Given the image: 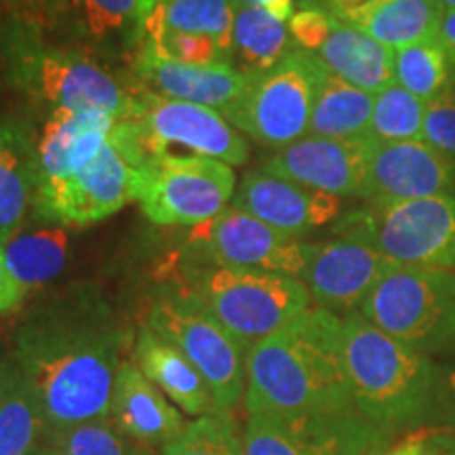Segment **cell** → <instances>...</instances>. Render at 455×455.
<instances>
[{"label":"cell","mask_w":455,"mask_h":455,"mask_svg":"<svg viewBox=\"0 0 455 455\" xmlns=\"http://www.w3.org/2000/svg\"><path fill=\"white\" fill-rule=\"evenodd\" d=\"M133 72L148 91L161 98L190 101L226 114L241 100L249 83L244 74L232 64L190 66L161 53L150 41L141 43L135 55Z\"/></svg>","instance_id":"18"},{"label":"cell","mask_w":455,"mask_h":455,"mask_svg":"<svg viewBox=\"0 0 455 455\" xmlns=\"http://www.w3.org/2000/svg\"><path fill=\"white\" fill-rule=\"evenodd\" d=\"M161 0H74L78 20L89 36L106 41L123 36L124 41H146V24Z\"/></svg>","instance_id":"31"},{"label":"cell","mask_w":455,"mask_h":455,"mask_svg":"<svg viewBox=\"0 0 455 455\" xmlns=\"http://www.w3.org/2000/svg\"><path fill=\"white\" fill-rule=\"evenodd\" d=\"M141 100L138 123L148 156H207L230 167L249 161L247 140L213 108L161 98L148 89H141Z\"/></svg>","instance_id":"14"},{"label":"cell","mask_w":455,"mask_h":455,"mask_svg":"<svg viewBox=\"0 0 455 455\" xmlns=\"http://www.w3.org/2000/svg\"><path fill=\"white\" fill-rule=\"evenodd\" d=\"M422 141L455 161V87L426 104Z\"/></svg>","instance_id":"36"},{"label":"cell","mask_w":455,"mask_h":455,"mask_svg":"<svg viewBox=\"0 0 455 455\" xmlns=\"http://www.w3.org/2000/svg\"><path fill=\"white\" fill-rule=\"evenodd\" d=\"M451 390H453V411H455V373H453V379H451Z\"/></svg>","instance_id":"47"},{"label":"cell","mask_w":455,"mask_h":455,"mask_svg":"<svg viewBox=\"0 0 455 455\" xmlns=\"http://www.w3.org/2000/svg\"><path fill=\"white\" fill-rule=\"evenodd\" d=\"M436 43L445 49L449 61H451V68H455V9H445L441 13Z\"/></svg>","instance_id":"41"},{"label":"cell","mask_w":455,"mask_h":455,"mask_svg":"<svg viewBox=\"0 0 455 455\" xmlns=\"http://www.w3.org/2000/svg\"><path fill=\"white\" fill-rule=\"evenodd\" d=\"M26 291L15 281L11 270L7 268V259H4V247L0 244V315H9V312L20 310L26 301Z\"/></svg>","instance_id":"39"},{"label":"cell","mask_w":455,"mask_h":455,"mask_svg":"<svg viewBox=\"0 0 455 455\" xmlns=\"http://www.w3.org/2000/svg\"><path fill=\"white\" fill-rule=\"evenodd\" d=\"M436 3L441 4V9H455V0H436Z\"/></svg>","instance_id":"45"},{"label":"cell","mask_w":455,"mask_h":455,"mask_svg":"<svg viewBox=\"0 0 455 455\" xmlns=\"http://www.w3.org/2000/svg\"><path fill=\"white\" fill-rule=\"evenodd\" d=\"M38 398L13 358L4 361L0 390V455H36L49 435Z\"/></svg>","instance_id":"26"},{"label":"cell","mask_w":455,"mask_h":455,"mask_svg":"<svg viewBox=\"0 0 455 455\" xmlns=\"http://www.w3.org/2000/svg\"><path fill=\"white\" fill-rule=\"evenodd\" d=\"M7 3L17 11V20L34 24L43 15H47L49 11H53L60 0H7Z\"/></svg>","instance_id":"40"},{"label":"cell","mask_w":455,"mask_h":455,"mask_svg":"<svg viewBox=\"0 0 455 455\" xmlns=\"http://www.w3.org/2000/svg\"><path fill=\"white\" fill-rule=\"evenodd\" d=\"M316 55L327 66V70L341 81L373 95L395 83V66H392L395 51L358 32L356 28L344 24L338 17L333 21L331 34Z\"/></svg>","instance_id":"25"},{"label":"cell","mask_w":455,"mask_h":455,"mask_svg":"<svg viewBox=\"0 0 455 455\" xmlns=\"http://www.w3.org/2000/svg\"><path fill=\"white\" fill-rule=\"evenodd\" d=\"M293 44L284 21L253 4H236L232 55L241 61L238 70L244 74L270 70L298 49Z\"/></svg>","instance_id":"29"},{"label":"cell","mask_w":455,"mask_h":455,"mask_svg":"<svg viewBox=\"0 0 455 455\" xmlns=\"http://www.w3.org/2000/svg\"><path fill=\"white\" fill-rule=\"evenodd\" d=\"M447 435L439 430L419 428L409 432L405 439L396 441L395 445H384L369 455H443L445 453Z\"/></svg>","instance_id":"38"},{"label":"cell","mask_w":455,"mask_h":455,"mask_svg":"<svg viewBox=\"0 0 455 455\" xmlns=\"http://www.w3.org/2000/svg\"><path fill=\"white\" fill-rule=\"evenodd\" d=\"M116 123L106 112H51L36 140V188L64 181L87 167L108 144Z\"/></svg>","instance_id":"20"},{"label":"cell","mask_w":455,"mask_h":455,"mask_svg":"<svg viewBox=\"0 0 455 455\" xmlns=\"http://www.w3.org/2000/svg\"><path fill=\"white\" fill-rule=\"evenodd\" d=\"M388 435L356 409L338 413H253L244 455H369Z\"/></svg>","instance_id":"13"},{"label":"cell","mask_w":455,"mask_h":455,"mask_svg":"<svg viewBox=\"0 0 455 455\" xmlns=\"http://www.w3.org/2000/svg\"><path fill=\"white\" fill-rule=\"evenodd\" d=\"M148 152L138 121H118L108 144L76 175L38 186L32 218L47 226H89L138 201Z\"/></svg>","instance_id":"6"},{"label":"cell","mask_w":455,"mask_h":455,"mask_svg":"<svg viewBox=\"0 0 455 455\" xmlns=\"http://www.w3.org/2000/svg\"><path fill=\"white\" fill-rule=\"evenodd\" d=\"M365 215L375 247L392 264L455 270V196L392 203Z\"/></svg>","instance_id":"15"},{"label":"cell","mask_w":455,"mask_h":455,"mask_svg":"<svg viewBox=\"0 0 455 455\" xmlns=\"http://www.w3.org/2000/svg\"><path fill=\"white\" fill-rule=\"evenodd\" d=\"M175 291L196 301L247 350L281 331L312 304L299 278L226 266L186 264Z\"/></svg>","instance_id":"5"},{"label":"cell","mask_w":455,"mask_h":455,"mask_svg":"<svg viewBox=\"0 0 455 455\" xmlns=\"http://www.w3.org/2000/svg\"><path fill=\"white\" fill-rule=\"evenodd\" d=\"M375 144L369 133L350 140L306 135L276 150L261 171L339 198L358 196Z\"/></svg>","instance_id":"17"},{"label":"cell","mask_w":455,"mask_h":455,"mask_svg":"<svg viewBox=\"0 0 455 455\" xmlns=\"http://www.w3.org/2000/svg\"><path fill=\"white\" fill-rule=\"evenodd\" d=\"M4 361H7V358L0 356V390H3V371H4Z\"/></svg>","instance_id":"46"},{"label":"cell","mask_w":455,"mask_h":455,"mask_svg":"<svg viewBox=\"0 0 455 455\" xmlns=\"http://www.w3.org/2000/svg\"><path fill=\"white\" fill-rule=\"evenodd\" d=\"M323 72L316 53L295 49L270 70L249 74L241 100L226 114L228 123L278 150L306 138Z\"/></svg>","instance_id":"8"},{"label":"cell","mask_w":455,"mask_h":455,"mask_svg":"<svg viewBox=\"0 0 455 455\" xmlns=\"http://www.w3.org/2000/svg\"><path fill=\"white\" fill-rule=\"evenodd\" d=\"M392 266L375 247L367 215L361 212L346 218L338 236L308 243L299 281L318 308L350 315L361 308L363 299Z\"/></svg>","instance_id":"12"},{"label":"cell","mask_w":455,"mask_h":455,"mask_svg":"<svg viewBox=\"0 0 455 455\" xmlns=\"http://www.w3.org/2000/svg\"><path fill=\"white\" fill-rule=\"evenodd\" d=\"M36 135L24 118L0 114V244L26 224L36 192Z\"/></svg>","instance_id":"22"},{"label":"cell","mask_w":455,"mask_h":455,"mask_svg":"<svg viewBox=\"0 0 455 455\" xmlns=\"http://www.w3.org/2000/svg\"><path fill=\"white\" fill-rule=\"evenodd\" d=\"M68 244L70 241L64 226H43L36 230L21 228L4 244L7 268L26 295L43 289L64 272Z\"/></svg>","instance_id":"28"},{"label":"cell","mask_w":455,"mask_h":455,"mask_svg":"<svg viewBox=\"0 0 455 455\" xmlns=\"http://www.w3.org/2000/svg\"><path fill=\"white\" fill-rule=\"evenodd\" d=\"M392 66L395 83L426 104L451 87V61L436 38L396 49L392 55Z\"/></svg>","instance_id":"32"},{"label":"cell","mask_w":455,"mask_h":455,"mask_svg":"<svg viewBox=\"0 0 455 455\" xmlns=\"http://www.w3.org/2000/svg\"><path fill=\"white\" fill-rule=\"evenodd\" d=\"M230 164L207 156H148L141 171L140 207L156 226H198L235 198Z\"/></svg>","instance_id":"10"},{"label":"cell","mask_w":455,"mask_h":455,"mask_svg":"<svg viewBox=\"0 0 455 455\" xmlns=\"http://www.w3.org/2000/svg\"><path fill=\"white\" fill-rule=\"evenodd\" d=\"M236 4H253V7L268 11L270 15H275L281 21L293 17V0H236Z\"/></svg>","instance_id":"42"},{"label":"cell","mask_w":455,"mask_h":455,"mask_svg":"<svg viewBox=\"0 0 455 455\" xmlns=\"http://www.w3.org/2000/svg\"><path fill=\"white\" fill-rule=\"evenodd\" d=\"M110 415L123 435L150 447H167L188 426L180 409L129 361L118 365Z\"/></svg>","instance_id":"21"},{"label":"cell","mask_w":455,"mask_h":455,"mask_svg":"<svg viewBox=\"0 0 455 455\" xmlns=\"http://www.w3.org/2000/svg\"><path fill=\"white\" fill-rule=\"evenodd\" d=\"M244 407L253 413L352 411L344 318L310 308L247 355Z\"/></svg>","instance_id":"2"},{"label":"cell","mask_w":455,"mask_h":455,"mask_svg":"<svg viewBox=\"0 0 455 455\" xmlns=\"http://www.w3.org/2000/svg\"><path fill=\"white\" fill-rule=\"evenodd\" d=\"M135 365L188 415L201 418L218 411L201 373L169 339L148 325L140 329L135 341Z\"/></svg>","instance_id":"24"},{"label":"cell","mask_w":455,"mask_h":455,"mask_svg":"<svg viewBox=\"0 0 455 455\" xmlns=\"http://www.w3.org/2000/svg\"><path fill=\"white\" fill-rule=\"evenodd\" d=\"M441 4L436 0H365L350 9L333 11V17L356 28L392 51L435 41Z\"/></svg>","instance_id":"23"},{"label":"cell","mask_w":455,"mask_h":455,"mask_svg":"<svg viewBox=\"0 0 455 455\" xmlns=\"http://www.w3.org/2000/svg\"><path fill=\"white\" fill-rule=\"evenodd\" d=\"M375 95L369 91L352 87L335 76L323 72L318 83L315 108L308 124V135L331 140H350L365 135L371 124Z\"/></svg>","instance_id":"27"},{"label":"cell","mask_w":455,"mask_h":455,"mask_svg":"<svg viewBox=\"0 0 455 455\" xmlns=\"http://www.w3.org/2000/svg\"><path fill=\"white\" fill-rule=\"evenodd\" d=\"M124 344L112 306L95 284H74L24 316L13 363L51 428L110 418Z\"/></svg>","instance_id":"1"},{"label":"cell","mask_w":455,"mask_h":455,"mask_svg":"<svg viewBox=\"0 0 455 455\" xmlns=\"http://www.w3.org/2000/svg\"><path fill=\"white\" fill-rule=\"evenodd\" d=\"M138 455H141V453H138Z\"/></svg>","instance_id":"48"},{"label":"cell","mask_w":455,"mask_h":455,"mask_svg":"<svg viewBox=\"0 0 455 455\" xmlns=\"http://www.w3.org/2000/svg\"><path fill=\"white\" fill-rule=\"evenodd\" d=\"M455 195V161L422 140L378 141L358 196L373 207Z\"/></svg>","instance_id":"16"},{"label":"cell","mask_w":455,"mask_h":455,"mask_svg":"<svg viewBox=\"0 0 455 455\" xmlns=\"http://www.w3.org/2000/svg\"><path fill=\"white\" fill-rule=\"evenodd\" d=\"M235 15L236 0H161L156 4L163 28L212 36L228 55H232Z\"/></svg>","instance_id":"30"},{"label":"cell","mask_w":455,"mask_h":455,"mask_svg":"<svg viewBox=\"0 0 455 455\" xmlns=\"http://www.w3.org/2000/svg\"><path fill=\"white\" fill-rule=\"evenodd\" d=\"M164 455H244L236 422L228 411L201 415L164 447Z\"/></svg>","instance_id":"34"},{"label":"cell","mask_w":455,"mask_h":455,"mask_svg":"<svg viewBox=\"0 0 455 455\" xmlns=\"http://www.w3.org/2000/svg\"><path fill=\"white\" fill-rule=\"evenodd\" d=\"M443 455H455V441L451 436H447V443H445V453Z\"/></svg>","instance_id":"44"},{"label":"cell","mask_w":455,"mask_h":455,"mask_svg":"<svg viewBox=\"0 0 455 455\" xmlns=\"http://www.w3.org/2000/svg\"><path fill=\"white\" fill-rule=\"evenodd\" d=\"M329 3V11H339V9H350V7H356V4L365 3V0H327Z\"/></svg>","instance_id":"43"},{"label":"cell","mask_w":455,"mask_h":455,"mask_svg":"<svg viewBox=\"0 0 455 455\" xmlns=\"http://www.w3.org/2000/svg\"><path fill=\"white\" fill-rule=\"evenodd\" d=\"M426 101L415 98L401 84L390 87L375 95L373 116L367 133L378 141H413L422 140Z\"/></svg>","instance_id":"33"},{"label":"cell","mask_w":455,"mask_h":455,"mask_svg":"<svg viewBox=\"0 0 455 455\" xmlns=\"http://www.w3.org/2000/svg\"><path fill=\"white\" fill-rule=\"evenodd\" d=\"M44 447L53 455H138L108 419L49 428Z\"/></svg>","instance_id":"35"},{"label":"cell","mask_w":455,"mask_h":455,"mask_svg":"<svg viewBox=\"0 0 455 455\" xmlns=\"http://www.w3.org/2000/svg\"><path fill=\"white\" fill-rule=\"evenodd\" d=\"M363 316L430 356L455 348V272L395 264L363 299Z\"/></svg>","instance_id":"7"},{"label":"cell","mask_w":455,"mask_h":455,"mask_svg":"<svg viewBox=\"0 0 455 455\" xmlns=\"http://www.w3.org/2000/svg\"><path fill=\"white\" fill-rule=\"evenodd\" d=\"M335 17L321 9H301L289 20V34L298 49L318 53L331 34Z\"/></svg>","instance_id":"37"},{"label":"cell","mask_w":455,"mask_h":455,"mask_svg":"<svg viewBox=\"0 0 455 455\" xmlns=\"http://www.w3.org/2000/svg\"><path fill=\"white\" fill-rule=\"evenodd\" d=\"M344 361L356 411L384 435L413 432L436 401V369L413 350L367 321L344 316Z\"/></svg>","instance_id":"3"},{"label":"cell","mask_w":455,"mask_h":455,"mask_svg":"<svg viewBox=\"0 0 455 455\" xmlns=\"http://www.w3.org/2000/svg\"><path fill=\"white\" fill-rule=\"evenodd\" d=\"M148 327L169 339L207 384L218 411L238 405L247 384L249 350L215 318L180 291L161 293L152 301Z\"/></svg>","instance_id":"9"},{"label":"cell","mask_w":455,"mask_h":455,"mask_svg":"<svg viewBox=\"0 0 455 455\" xmlns=\"http://www.w3.org/2000/svg\"><path fill=\"white\" fill-rule=\"evenodd\" d=\"M232 207L253 215L276 230L301 238L338 218L341 198L312 190L266 171L247 173L235 192Z\"/></svg>","instance_id":"19"},{"label":"cell","mask_w":455,"mask_h":455,"mask_svg":"<svg viewBox=\"0 0 455 455\" xmlns=\"http://www.w3.org/2000/svg\"><path fill=\"white\" fill-rule=\"evenodd\" d=\"M308 243L284 235L236 207H226L209 221L192 226L184 255L190 266H226L281 272L299 278Z\"/></svg>","instance_id":"11"},{"label":"cell","mask_w":455,"mask_h":455,"mask_svg":"<svg viewBox=\"0 0 455 455\" xmlns=\"http://www.w3.org/2000/svg\"><path fill=\"white\" fill-rule=\"evenodd\" d=\"M453 87H455V84H453Z\"/></svg>","instance_id":"49"},{"label":"cell","mask_w":455,"mask_h":455,"mask_svg":"<svg viewBox=\"0 0 455 455\" xmlns=\"http://www.w3.org/2000/svg\"><path fill=\"white\" fill-rule=\"evenodd\" d=\"M7 57L11 81L53 110L106 112L116 121H138L144 112L141 89L127 87L83 53L47 47L26 21L15 20L9 30Z\"/></svg>","instance_id":"4"}]
</instances>
